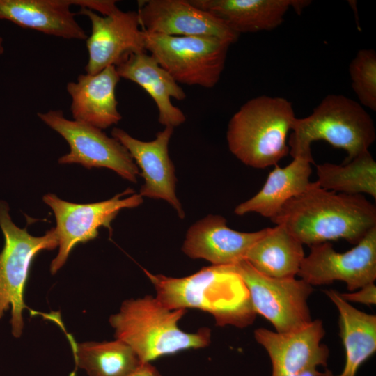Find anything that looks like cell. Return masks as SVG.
<instances>
[{
  "label": "cell",
  "mask_w": 376,
  "mask_h": 376,
  "mask_svg": "<svg viewBox=\"0 0 376 376\" xmlns=\"http://www.w3.org/2000/svg\"><path fill=\"white\" fill-rule=\"evenodd\" d=\"M270 220L309 246L340 239L356 245L376 227V207L362 194L326 190L315 181Z\"/></svg>",
  "instance_id": "cell-1"
},
{
  "label": "cell",
  "mask_w": 376,
  "mask_h": 376,
  "mask_svg": "<svg viewBox=\"0 0 376 376\" xmlns=\"http://www.w3.org/2000/svg\"><path fill=\"white\" fill-rule=\"evenodd\" d=\"M143 272L155 297L169 309H199L210 313L219 326L242 328L254 320L248 290L232 265H210L181 278Z\"/></svg>",
  "instance_id": "cell-2"
},
{
  "label": "cell",
  "mask_w": 376,
  "mask_h": 376,
  "mask_svg": "<svg viewBox=\"0 0 376 376\" xmlns=\"http://www.w3.org/2000/svg\"><path fill=\"white\" fill-rule=\"evenodd\" d=\"M186 309H169L152 295L125 300L118 313L109 317L116 339L128 345L142 362L165 355L200 349L211 342V330L196 332L180 329L178 322Z\"/></svg>",
  "instance_id": "cell-3"
},
{
  "label": "cell",
  "mask_w": 376,
  "mask_h": 376,
  "mask_svg": "<svg viewBox=\"0 0 376 376\" xmlns=\"http://www.w3.org/2000/svg\"><path fill=\"white\" fill-rule=\"evenodd\" d=\"M296 118L292 102L284 97H253L228 122V149L249 166L265 169L277 165L289 153L287 138Z\"/></svg>",
  "instance_id": "cell-4"
},
{
  "label": "cell",
  "mask_w": 376,
  "mask_h": 376,
  "mask_svg": "<svg viewBox=\"0 0 376 376\" xmlns=\"http://www.w3.org/2000/svg\"><path fill=\"white\" fill-rule=\"evenodd\" d=\"M289 136L292 158L302 155L313 159L312 143L323 140L346 151L343 163H347L369 150L376 131L373 120L359 102L343 95L330 94L310 115L296 118Z\"/></svg>",
  "instance_id": "cell-5"
},
{
  "label": "cell",
  "mask_w": 376,
  "mask_h": 376,
  "mask_svg": "<svg viewBox=\"0 0 376 376\" xmlns=\"http://www.w3.org/2000/svg\"><path fill=\"white\" fill-rule=\"evenodd\" d=\"M0 228L5 243L0 252V319L11 311L12 334L19 338L24 328L23 311L27 308L24 294L33 258L44 250L58 246L54 228L43 236L29 233L26 227L20 228L12 221L8 205L0 200Z\"/></svg>",
  "instance_id": "cell-6"
},
{
  "label": "cell",
  "mask_w": 376,
  "mask_h": 376,
  "mask_svg": "<svg viewBox=\"0 0 376 376\" xmlns=\"http://www.w3.org/2000/svg\"><path fill=\"white\" fill-rule=\"evenodd\" d=\"M143 33L146 52L178 84L207 88L217 85L230 42L215 37Z\"/></svg>",
  "instance_id": "cell-7"
},
{
  "label": "cell",
  "mask_w": 376,
  "mask_h": 376,
  "mask_svg": "<svg viewBox=\"0 0 376 376\" xmlns=\"http://www.w3.org/2000/svg\"><path fill=\"white\" fill-rule=\"evenodd\" d=\"M232 267L244 283L255 313L267 320L276 332L295 331L312 322L308 299L313 289L305 281L265 276L245 260Z\"/></svg>",
  "instance_id": "cell-8"
},
{
  "label": "cell",
  "mask_w": 376,
  "mask_h": 376,
  "mask_svg": "<svg viewBox=\"0 0 376 376\" xmlns=\"http://www.w3.org/2000/svg\"><path fill=\"white\" fill-rule=\"evenodd\" d=\"M42 201L52 210L56 221L54 230L58 252L50 264L52 274L65 265L76 245L95 239L100 227L111 230V224L121 210L136 207L143 201V197L132 189L110 199L92 203L68 202L52 193L44 195Z\"/></svg>",
  "instance_id": "cell-9"
},
{
  "label": "cell",
  "mask_w": 376,
  "mask_h": 376,
  "mask_svg": "<svg viewBox=\"0 0 376 376\" xmlns=\"http://www.w3.org/2000/svg\"><path fill=\"white\" fill-rule=\"evenodd\" d=\"M39 118L68 143L70 152L61 157V164H79L88 169L107 168L136 183L139 169L127 150L102 130L66 118L61 110L38 113Z\"/></svg>",
  "instance_id": "cell-10"
},
{
  "label": "cell",
  "mask_w": 376,
  "mask_h": 376,
  "mask_svg": "<svg viewBox=\"0 0 376 376\" xmlns=\"http://www.w3.org/2000/svg\"><path fill=\"white\" fill-rule=\"evenodd\" d=\"M297 275L311 285H322L341 281L349 291H355L376 279V227L354 247L337 252L327 242L310 246Z\"/></svg>",
  "instance_id": "cell-11"
},
{
  "label": "cell",
  "mask_w": 376,
  "mask_h": 376,
  "mask_svg": "<svg viewBox=\"0 0 376 376\" xmlns=\"http://www.w3.org/2000/svg\"><path fill=\"white\" fill-rule=\"evenodd\" d=\"M325 330L316 319L306 327L288 333H279L263 327L254 331L257 343L262 345L272 363V376H334L327 367L328 347L321 343Z\"/></svg>",
  "instance_id": "cell-12"
},
{
  "label": "cell",
  "mask_w": 376,
  "mask_h": 376,
  "mask_svg": "<svg viewBox=\"0 0 376 376\" xmlns=\"http://www.w3.org/2000/svg\"><path fill=\"white\" fill-rule=\"evenodd\" d=\"M79 13L86 16L91 24V33L86 40L88 52L86 74L95 75L107 67L115 66L127 54L146 52L137 12L119 9L101 16L81 7Z\"/></svg>",
  "instance_id": "cell-13"
},
{
  "label": "cell",
  "mask_w": 376,
  "mask_h": 376,
  "mask_svg": "<svg viewBox=\"0 0 376 376\" xmlns=\"http://www.w3.org/2000/svg\"><path fill=\"white\" fill-rule=\"evenodd\" d=\"M142 30L174 36H207L233 44L240 35L222 19L194 6L189 0L139 1Z\"/></svg>",
  "instance_id": "cell-14"
},
{
  "label": "cell",
  "mask_w": 376,
  "mask_h": 376,
  "mask_svg": "<svg viewBox=\"0 0 376 376\" xmlns=\"http://www.w3.org/2000/svg\"><path fill=\"white\" fill-rule=\"evenodd\" d=\"M173 129L170 126L165 127L150 141L136 139L118 127L113 128L111 135L127 150L141 171L144 184L139 194L142 197L166 201L176 211L178 216L184 219V210L175 194V167L169 155V143Z\"/></svg>",
  "instance_id": "cell-15"
},
{
  "label": "cell",
  "mask_w": 376,
  "mask_h": 376,
  "mask_svg": "<svg viewBox=\"0 0 376 376\" xmlns=\"http://www.w3.org/2000/svg\"><path fill=\"white\" fill-rule=\"evenodd\" d=\"M268 228L256 232L230 228L220 215L209 214L188 229L182 251L192 259H204L212 265H232L243 260Z\"/></svg>",
  "instance_id": "cell-16"
},
{
  "label": "cell",
  "mask_w": 376,
  "mask_h": 376,
  "mask_svg": "<svg viewBox=\"0 0 376 376\" xmlns=\"http://www.w3.org/2000/svg\"><path fill=\"white\" fill-rule=\"evenodd\" d=\"M115 68L120 78L136 83L150 96L160 124L174 128L185 121L184 113L171 102V98L185 100L184 90L147 52L127 54Z\"/></svg>",
  "instance_id": "cell-17"
},
{
  "label": "cell",
  "mask_w": 376,
  "mask_h": 376,
  "mask_svg": "<svg viewBox=\"0 0 376 376\" xmlns=\"http://www.w3.org/2000/svg\"><path fill=\"white\" fill-rule=\"evenodd\" d=\"M120 79L115 66L111 65L95 75H79L77 81L68 82L74 120L101 130L118 124L122 119L116 97Z\"/></svg>",
  "instance_id": "cell-18"
},
{
  "label": "cell",
  "mask_w": 376,
  "mask_h": 376,
  "mask_svg": "<svg viewBox=\"0 0 376 376\" xmlns=\"http://www.w3.org/2000/svg\"><path fill=\"white\" fill-rule=\"evenodd\" d=\"M196 7L224 21L235 32L271 31L280 26L292 8L300 13L306 0H189Z\"/></svg>",
  "instance_id": "cell-19"
},
{
  "label": "cell",
  "mask_w": 376,
  "mask_h": 376,
  "mask_svg": "<svg viewBox=\"0 0 376 376\" xmlns=\"http://www.w3.org/2000/svg\"><path fill=\"white\" fill-rule=\"evenodd\" d=\"M71 5L73 0H0V19L47 35L86 40Z\"/></svg>",
  "instance_id": "cell-20"
},
{
  "label": "cell",
  "mask_w": 376,
  "mask_h": 376,
  "mask_svg": "<svg viewBox=\"0 0 376 376\" xmlns=\"http://www.w3.org/2000/svg\"><path fill=\"white\" fill-rule=\"evenodd\" d=\"M313 159L299 155L286 166L278 164L269 173L261 189L253 197L239 204L234 212L239 216L256 212L270 219L276 216L283 206L313 184L309 178Z\"/></svg>",
  "instance_id": "cell-21"
},
{
  "label": "cell",
  "mask_w": 376,
  "mask_h": 376,
  "mask_svg": "<svg viewBox=\"0 0 376 376\" xmlns=\"http://www.w3.org/2000/svg\"><path fill=\"white\" fill-rule=\"evenodd\" d=\"M324 293L338 309L339 335L345 352L343 370L337 376H356L359 367L376 351V316L351 306L336 290Z\"/></svg>",
  "instance_id": "cell-22"
},
{
  "label": "cell",
  "mask_w": 376,
  "mask_h": 376,
  "mask_svg": "<svg viewBox=\"0 0 376 376\" xmlns=\"http://www.w3.org/2000/svg\"><path fill=\"white\" fill-rule=\"evenodd\" d=\"M305 257L303 244L281 225L268 228L246 255L260 273L272 278H295Z\"/></svg>",
  "instance_id": "cell-23"
},
{
  "label": "cell",
  "mask_w": 376,
  "mask_h": 376,
  "mask_svg": "<svg viewBox=\"0 0 376 376\" xmlns=\"http://www.w3.org/2000/svg\"><path fill=\"white\" fill-rule=\"evenodd\" d=\"M77 366L88 376H126L142 362L125 343L111 341L76 343L68 334Z\"/></svg>",
  "instance_id": "cell-24"
},
{
  "label": "cell",
  "mask_w": 376,
  "mask_h": 376,
  "mask_svg": "<svg viewBox=\"0 0 376 376\" xmlns=\"http://www.w3.org/2000/svg\"><path fill=\"white\" fill-rule=\"evenodd\" d=\"M315 168L321 188L346 194L365 193L376 198V162L369 150L347 163L327 162Z\"/></svg>",
  "instance_id": "cell-25"
},
{
  "label": "cell",
  "mask_w": 376,
  "mask_h": 376,
  "mask_svg": "<svg viewBox=\"0 0 376 376\" xmlns=\"http://www.w3.org/2000/svg\"><path fill=\"white\" fill-rule=\"evenodd\" d=\"M352 88L359 104L376 111V52L373 49L359 50L349 65Z\"/></svg>",
  "instance_id": "cell-26"
},
{
  "label": "cell",
  "mask_w": 376,
  "mask_h": 376,
  "mask_svg": "<svg viewBox=\"0 0 376 376\" xmlns=\"http://www.w3.org/2000/svg\"><path fill=\"white\" fill-rule=\"evenodd\" d=\"M340 295L347 302L375 305L376 304V286L374 283H372L353 292L340 293Z\"/></svg>",
  "instance_id": "cell-27"
},
{
  "label": "cell",
  "mask_w": 376,
  "mask_h": 376,
  "mask_svg": "<svg viewBox=\"0 0 376 376\" xmlns=\"http://www.w3.org/2000/svg\"><path fill=\"white\" fill-rule=\"evenodd\" d=\"M74 5L95 10L103 16L111 15L119 10L116 1L112 0H74Z\"/></svg>",
  "instance_id": "cell-28"
},
{
  "label": "cell",
  "mask_w": 376,
  "mask_h": 376,
  "mask_svg": "<svg viewBox=\"0 0 376 376\" xmlns=\"http://www.w3.org/2000/svg\"><path fill=\"white\" fill-rule=\"evenodd\" d=\"M126 376H161V375L150 362H141Z\"/></svg>",
  "instance_id": "cell-29"
},
{
  "label": "cell",
  "mask_w": 376,
  "mask_h": 376,
  "mask_svg": "<svg viewBox=\"0 0 376 376\" xmlns=\"http://www.w3.org/2000/svg\"><path fill=\"white\" fill-rule=\"evenodd\" d=\"M4 52V47L3 46V38L0 37V55L3 54Z\"/></svg>",
  "instance_id": "cell-30"
}]
</instances>
